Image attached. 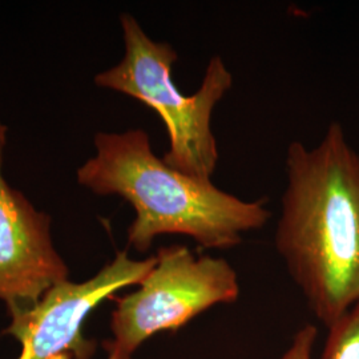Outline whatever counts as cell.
<instances>
[{
	"label": "cell",
	"instance_id": "1",
	"mask_svg": "<svg viewBox=\"0 0 359 359\" xmlns=\"http://www.w3.org/2000/svg\"><path fill=\"white\" fill-rule=\"evenodd\" d=\"M274 244L314 317L327 329L359 301V154L339 123L308 149L289 144Z\"/></svg>",
	"mask_w": 359,
	"mask_h": 359
},
{
	"label": "cell",
	"instance_id": "5",
	"mask_svg": "<svg viewBox=\"0 0 359 359\" xmlns=\"http://www.w3.org/2000/svg\"><path fill=\"white\" fill-rule=\"evenodd\" d=\"M154 265V256L133 259L121 250L90 280L53 286L35 308L11 316L8 332L23 346L19 359L90 358L95 346L81 337L88 314L116 292L140 285Z\"/></svg>",
	"mask_w": 359,
	"mask_h": 359
},
{
	"label": "cell",
	"instance_id": "7",
	"mask_svg": "<svg viewBox=\"0 0 359 359\" xmlns=\"http://www.w3.org/2000/svg\"><path fill=\"white\" fill-rule=\"evenodd\" d=\"M321 359H359V301L329 327Z\"/></svg>",
	"mask_w": 359,
	"mask_h": 359
},
{
	"label": "cell",
	"instance_id": "6",
	"mask_svg": "<svg viewBox=\"0 0 359 359\" xmlns=\"http://www.w3.org/2000/svg\"><path fill=\"white\" fill-rule=\"evenodd\" d=\"M8 127L0 120V299L11 316L35 308L53 286L68 280V268L52 241V218L3 173Z\"/></svg>",
	"mask_w": 359,
	"mask_h": 359
},
{
	"label": "cell",
	"instance_id": "4",
	"mask_svg": "<svg viewBox=\"0 0 359 359\" xmlns=\"http://www.w3.org/2000/svg\"><path fill=\"white\" fill-rule=\"evenodd\" d=\"M154 257L140 287L117 302L108 351L130 358L154 334L177 332L206 310L240 298L238 274L225 258L194 256L177 244L160 248Z\"/></svg>",
	"mask_w": 359,
	"mask_h": 359
},
{
	"label": "cell",
	"instance_id": "9",
	"mask_svg": "<svg viewBox=\"0 0 359 359\" xmlns=\"http://www.w3.org/2000/svg\"><path fill=\"white\" fill-rule=\"evenodd\" d=\"M108 359H130L127 358V357H124V355H120V354H117V353H114V351H109V357Z\"/></svg>",
	"mask_w": 359,
	"mask_h": 359
},
{
	"label": "cell",
	"instance_id": "3",
	"mask_svg": "<svg viewBox=\"0 0 359 359\" xmlns=\"http://www.w3.org/2000/svg\"><path fill=\"white\" fill-rule=\"evenodd\" d=\"M120 26L124 56L117 65L99 72L93 83L154 109L165 124L169 137L164 163L192 179L212 181L219 157L212 116L233 86L231 71L219 56H212L198 90L185 96L172 77L179 59L173 46L148 36L130 13L120 15Z\"/></svg>",
	"mask_w": 359,
	"mask_h": 359
},
{
	"label": "cell",
	"instance_id": "2",
	"mask_svg": "<svg viewBox=\"0 0 359 359\" xmlns=\"http://www.w3.org/2000/svg\"><path fill=\"white\" fill-rule=\"evenodd\" d=\"M93 145L95 156L77 169V182L96 196H117L132 205L135 219L127 237L140 253L163 234L191 237L204 249H231L271 218L265 198L245 201L212 181L169 167L154 154L144 129L97 132Z\"/></svg>",
	"mask_w": 359,
	"mask_h": 359
},
{
	"label": "cell",
	"instance_id": "8",
	"mask_svg": "<svg viewBox=\"0 0 359 359\" xmlns=\"http://www.w3.org/2000/svg\"><path fill=\"white\" fill-rule=\"evenodd\" d=\"M317 337L318 329L313 325H305L297 332L290 346L280 359H313Z\"/></svg>",
	"mask_w": 359,
	"mask_h": 359
}]
</instances>
